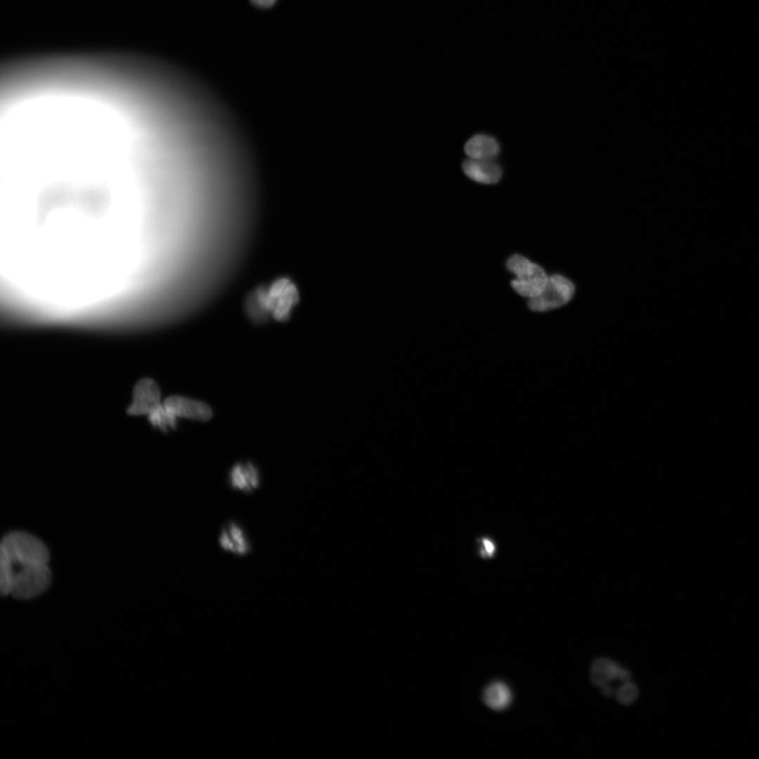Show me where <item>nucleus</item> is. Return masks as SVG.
<instances>
[{
    "mask_svg": "<svg viewBox=\"0 0 759 759\" xmlns=\"http://www.w3.org/2000/svg\"><path fill=\"white\" fill-rule=\"evenodd\" d=\"M258 298L265 316L275 320L288 319L299 293L294 284L287 278H279L269 285L257 287Z\"/></svg>",
    "mask_w": 759,
    "mask_h": 759,
    "instance_id": "1",
    "label": "nucleus"
},
{
    "mask_svg": "<svg viewBox=\"0 0 759 759\" xmlns=\"http://www.w3.org/2000/svg\"><path fill=\"white\" fill-rule=\"evenodd\" d=\"M9 564L11 573L9 594L14 597L30 599L40 595L49 586L51 571L46 563H11L9 561Z\"/></svg>",
    "mask_w": 759,
    "mask_h": 759,
    "instance_id": "2",
    "label": "nucleus"
},
{
    "mask_svg": "<svg viewBox=\"0 0 759 759\" xmlns=\"http://www.w3.org/2000/svg\"><path fill=\"white\" fill-rule=\"evenodd\" d=\"M507 268L516 275L511 282L512 288L522 297L533 298L546 286L549 276L544 269L521 255L510 257L507 261Z\"/></svg>",
    "mask_w": 759,
    "mask_h": 759,
    "instance_id": "3",
    "label": "nucleus"
},
{
    "mask_svg": "<svg viewBox=\"0 0 759 759\" xmlns=\"http://www.w3.org/2000/svg\"><path fill=\"white\" fill-rule=\"evenodd\" d=\"M0 550L14 563H48L49 559L45 545L39 538L24 531H13L6 535Z\"/></svg>",
    "mask_w": 759,
    "mask_h": 759,
    "instance_id": "4",
    "label": "nucleus"
},
{
    "mask_svg": "<svg viewBox=\"0 0 759 759\" xmlns=\"http://www.w3.org/2000/svg\"><path fill=\"white\" fill-rule=\"evenodd\" d=\"M574 292V285L569 279L559 274H554L548 277L543 292L529 299L528 306L531 310L538 312L557 309L570 301Z\"/></svg>",
    "mask_w": 759,
    "mask_h": 759,
    "instance_id": "5",
    "label": "nucleus"
},
{
    "mask_svg": "<svg viewBox=\"0 0 759 759\" xmlns=\"http://www.w3.org/2000/svg\"><path fill=\"white\" fill-rule=\"evenodd\" d=\"M160 404V391L157 383L150 378H143L134 387L133 401L127 408L129 415H148Z\"/></svg>",
    "mask_w": 759,
    "mask_h": 759,
    "instance_id": "6",
    "label": "nucleus"
},
{
    "mask_svg": "<svg viewBox=\"0 0 759 759\" xmlns=\"http://www.w3.org/2000/svg\"><path fill=\"white\" fill-rule=\"evenodd\" d=\"M163 404L177 417L207 421L212 416V410L207 403L181 396L167 397Z\"/></svg>",
    "mask_w": 759,
    "mask_h": 759,
    "instance_id": "7",
    "label": "nucleus"
},
{
    "mask_svg": "<svg viewBox=\"0 0 759 759\" xmlns=\"http://www.w3.org/2000/svg\"><path fill=\"white\" fill-rule=\"evenodd\" d=\"M462 169L469 178L481 183H495L502 176L500 167L492 160L468 159L463 162Z\"/></svg>",
    "mask_w": 759,
    "mask_h": 759,
    "instance_id": "8",
    "label": "nucleus"
},
{
    "mask_svg": "<svg viewBox=\"0 0 759 759\" xmlns=\"http://www.w3.org/2000/svg\"><path fill=\"white\" fill-rule=\"evenodd\" d=\"M229 479L232 488L245 493L252 492L259 485V472L250 462L235 464L230 471Z\"/></svg>",
    "mask_w": 759,
    "mask_h": 759,
    "instance_id": "9",
    "label": "nucleus"
},
{
    "mask_svg": "<svg viewBox=\"0 0 759 759\" xmlns=\"http://www.w3.org/2000/svg\"><path fill=\"white\" fill-rule=\"evenodd\" d=\"M219 545L225 551L231 552L239 556L245 555L250 550L243 530L234 521H230L222 529L219 536Z\"/></svg>",
    "mask_w": 759,
    "mask_h": 759,
    "instance_id": "10",
    "label": "nucleus"
},
{
    "mask_svg": "<svg viewBox=\"0 0 759 759\" xmlns=\"http://www.w3.org/2000/svg\"><path fill=\"white\" fill-rule=\"evenodd\" d=\"M464 150L470 158L492 160L499 153L500 145L494 138L485 134H478L468 140Z\"/></svg>",
    "mask_w": 759,
    "mask_h": 759,
    "instance_id": "11",
    "label": "nucleus"
},
{
    "mask_svg": "<svg viewBox=\"0 0 759 759\" xmlns=\"http://www.w3.org/2000/svg\"><path fill=\"white\" fill-rule=\"evenodd\" d=\"M483 699L490 708L497 711H502L511 703V690L504 682H494L484 689Z\"/></svg>",
    "mask_w": 759,
    "mask_h": 759,
    "instance_id": "12",
    "label": "nucleus"
},
{
    "mask_svg": "<svg viewBox=\"0 0 759 759\" xmlns=\"http://www.w3.org/2000/svg\"><path fill=\"white\" fill-rule=\"evenodd\" d=\"M176 417L163 403L159 404L148 413L151 424L164 432L176 427Z\"/></svg>",
    "mask_w": 759,
    "mask_h": 759,
    "instance_id": "13",
    "label": "nucleus"
},
{
    "mask_svg": "<svg viewBox=\"0 0 759 759\" xmlns=\"http://www.w3.org/2000/svg\"><path fill=\"white\" fill-rule=\"evenodd\" d=\"M618 668L606 659H598L592 665L591 677L597 685H604L616 675Z\"/></svg>",
    "mask_w": 759,
    "mask_h": 759,
    "instance_id": "14",
    "label": "nucleus"
},
{
    "mask_svg": "<svg viewBox=\"0 0 759 759\" xmlns=\"http://www.w3.org/2000/svg\"><path fill=\"white\" fill-rule=\"evenodd\" d=\"M637 696V689L632 684L623 685L618 692V701L624 704L631 703Z\"/></svg>",
    "mask_w": 759,
    "mask_h": 759,
    "instance_id": "15",
    "label": "nucleus"
},
{
    "mask_svg": "<svg viewBox=\"0 0 759 759\" xmlns=\"http://www.w3.org/2000/svg\"><path fill=\"white\" fill-rule=\"evenodd\" d=\"M250 1L261 8H270L275 4L276 0H250Z\"/></svg>",
    "mask_w": 759,
    "mask_h": 759,
    "instance_id": "16",
    "label": "nucleus"
},
{
    "mask_svg": "<svg viewBox=\"0 0 759 759\" xmlns=\"http://www.w3.org/2000/svg\"><path fill=\"white\" fill-rule=\"evenodd\" d=\"M616 677L622 680H628L630 679L629 673L625 670H621L618 668L616 672Z\"/></svg>",
    "mask_w": 759,
    "mask_h": 759,
    "instance_id": "17",
    "label": "nucleus"
},
{
    "mask_svg": "<svg viewBox=\"0 0 759 759\" xmlns=\"http://www.w3.org/2000/svg\"><path fill=\"white\" fill-rule=\"evenodd\" d=\"M484 545H485L488 552L491 554L493 552V550H494V547H493V544L491 543V542H490L489 540L485 539L484 540Z\"/></svg>",
    "mask_w": 759,
    "mask_h": 759,
    "instance_id": "18",
    "label": "nucleus"
},
{
    "mask_svg": "<svg viewBox=\"0 0 759 759\" xmlns=\"http://www.w3.org/2000/svg\"><path fill=\"white\" fill-rule=\"evenodd\" d=\"M603 692H604V694H605L606 695H610V694H611V689H609V687H604V688L603 689Z\"/></svg>",
    "mask_w": 759,
    "mask_h": 759,
    "instance_id": "19",
    "label": "nucleus"
}]
</instances>
